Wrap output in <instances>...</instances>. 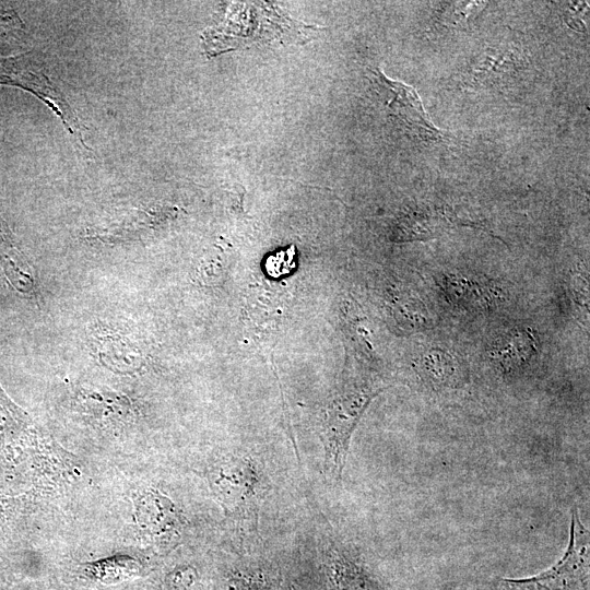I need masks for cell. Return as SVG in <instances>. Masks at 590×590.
I'll return each instance as SVG.
<instances>
[{
  "label": "cell",
  "instance_id": "cell-1",
  "mask_svg": "<svg viewBox=\"0 0 590 590\" xmlns=\"http://www.w3.org/2000/svg\"><path fill=\"white\" fill-rule=\"evenodd\" d=\"M384 388L368 384L346 386L326 408L320 422L324 448V465L334 480H340L351 436L370 401Z\"/></svg>",
  "mask_w": 590,
  "mask_h": 590
},
{
  "label": "cell",
  "instance_id": "cell-2",
  "mask_svg": "<svg viewBox=\"0 0 590 590\" xmlns=\"http://www.w3.org/2000/svg\"><path fill=\"white\" fill-rule=\"evenodd\" d=\"M589 532L575 508L569 542L562 558L533 577L503 579L502 583L509 590H589Z\"/></svg>",
  "mask_w": 590,
  "mask_h": 590
},
{
  "label": "cell",
  "instance_id": "cell-3",
  "mask_svg": "<svg viewBox=\"0 0 590 590\" xmlns=\"http://www.w3.org/2000/svg\"><path fill=\"white\" fill-rule=\"evenodd\" d=\"M211 483L233 521L257 517L260 476L250 461L236 457L224 459L214 467Z\"/></svg>",
  "mask_w": 590,
  "mask_h": 590
},
{
  "label": "cell",
  "instance_id": "cell-4",
  "mask_svg": "<svg viewBox=\"0 0 590 590\" xmlns=\"http://www.w3.org/2000/svg\"><path fill=\"white\" fill-rule=\"evenodd\" d=\"M369 78L390 116L400 119L423 140H439L440 132L427 120L416 92L401 82L392 81L380 70H370Z\"/></svg>",
  "mask_w": 590,
  "mask_h": 590
},
{
  "label": "cell",
  "instance_id": "cell-5",
  "mask_svg": "<svg viewBox=\"0 0 590 590\" xmlns=\"http://www.w3.org/2000/svg\"><path fill=\"white\" fill-rule=\"evenodd\" d=\"M134 512L139 526L152 533L170 529L176 519L173 503L154 491L142 493L137 497Z\"/></svg>",
  "mask_w": 590,
  "mask_h": 590
},
{
  "label": "cell",
  "instance_id": "cell-6",
  "mask_svg": "<svg viewBox=\"0 0 590 590\" xmlns=\"http://www.w3.org/2000/svg\"><path fill=\"white\" fill-rule=\"evenodd\" d=\"M488 49L482 58L475 59L473 66L467 69V82L481 85L489 80H496L498 73H507L515 70L516 63H521V59L516 57V50L509 47Z\"/></svg>",
  "mask_w": 590,
  "mask_h": 590
},
{
  "label": "cell",
  "instance_id": "cell-7",
  "mask_svg": "<svg viewBox=\"0 0 590 590\" xmlns=\"http://www.w3.org/2000/svg\"><path fill=\"white\" fill-rule=\"evenodd\" d=\"M141 566L130 556L117 555L85 565V575L104 583H116L139 575Z\"/></svg>",
  "mask_w": 590,
  "mask_h": 590
},
{
  "label": "cell",
  "instance_id": "cell-8",
  "mask_svg": "<svg viewBox=\"0 0 590 590\" xmlns=\"http://www.w3.org/2000/svg\"><path fill=\"white\" fill-rule=\"evenodd\" d=\"M421 366L432 382L440 386L456 385L457 361L451 354L438 349L427 351L423 354Z\"/></svg>",
  "mask_w": 590,
  "mask_h": 590
},
{
  "label": "cell",
  "instance_id": "cell-9",
  "mask_svg": "<svg viewBox=\"0 0 590 590\" xmlns=\"http://www.w3.org/2000/svg\"><path fill=\"white\" fill-rule=\"evenodd\" d=\"M535 352V341L533 334L521 330L512 333L504 340L496 350V358L503 366H517L529 361Z\"/></svg>",
  "mask_w": 590,
  "mask_h": 590
},
{
  "label": "cell",
  "instance_id": "cell-10",
  "mask_svg": "<svg viewBox=\"0 0 590 590\" xmlns=\"http://www.w3.org/2000/svg\"><path fill=\"white\" fill-rule=\"evenodd\" d=\"M335 579L339 590H379L370 578L351 563L338 562Z\"/></svg>",
  "mask_w": 590,
  "mask_h": 590
}]
</instances>
